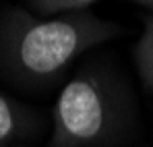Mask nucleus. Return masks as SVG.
<instances>
[{
    "instance_id": "3",
    "label": "nucleus",
    "mask_w": 153,
    "mask_h": 147,
    "mask_svg": "<svg viewBox=\"0 0 153 147\" xmlns=\"http://www.w3.org/2000/svg\"><path fill=\"white\" fill-rule=\"evenodd\" d=\"M27 112L10 98L0 93V145L13 141L27 128Z\"/></svg>"
},
{
    "instance_id": "1",
    "label": "nucleus",
    "mask_w": 153,
    "mask_h": 147,
    "mask_svg": "<svg viewBox=\"0 0 153 147\" xmlns=\"http://www.w3.org/2000/svg\"><path fill=\"white\" fill-rule=\"evenodd\" d=\"M114 21L89 13L37 19L13 8L0 25V66L23 83H46L64 73L89 48L118 35Z\"/></svg>"
},
{
    "instance_id": "6",
    "label": "nucleus",
    "mask_w": 153,
    "mask_h": 147,
    "mask_svg": "<svg viewBox=\"0 0 153 147\" xmlns=\"http://www.w3.org/2000/svg\"><path fill=\"white\" fill-rule=\"evenodd\" d=\"M130 2H137V4H141L145 8H153V0H130Z\"/></svg>"
},
{
    "instance_id": "5",
    "label": "nucleus",
    "mask_w": 153,
    "mask_h": 147,
    "mask_svg": "<svg viewBox=\"0 0 153 147\" xmlns=\"http://www.w3.org/2000/svg\"><path fill=\"white\" fill-rule=\"evenodd\" d=\"M97 0H29L31 8L39 15H66V13H81L83 8L91 6Z\"/></svg>"
},
{
    "instance_id": "4",
    "label": "nucleus",
    "mask_w": 153,
    "mask_h": 147,
    "mask_svg": "<svg viewBox=\"0 0 153 147\" xmlns=\"http://www.w3.org/2000/svg\"><path fill=\"white\" fill-rule=\"evenodd\" d=\"M132 56L139 69V77L143 81V87L153 91V17L143 27V33L137 40Z\"/></svg>"
},
{
    "instance_id": "2",
    "label": "nucleus",
    "mask_w": 153,
    "mask_h": 147,
    "mask_svg": "<svg viewBox=\"0 0 153 147\" xmlns=\"http://www.w3.org/2000/svg\"><path fill=\"white\" fill-rule=\"evenodd\" d=\"M126 106L116 85L102 73H76L54 104L52 147H95L124 126Z\"/></svg>"
}]
</instances>
